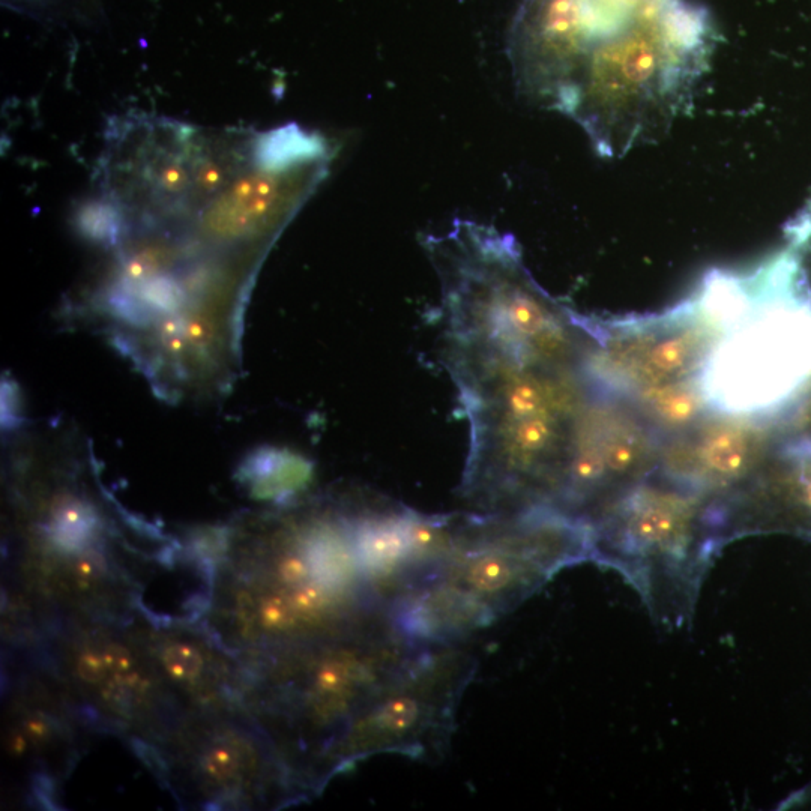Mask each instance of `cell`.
Returning <instances> with one entry per match:
<instances>
[{
    "mask_svg": "<svg viewBox=\"0 0 811 811\" xmlns=\"http://www.w3.org/2000/svg\"><path fill=\"white\" fill-rule=\"evenodd\" d=\"M362 496L293 505L221 535L209 616L224 648L239 657L388 618L359 549Z\"/></svg>",
    "mask_w": 811,
    "mask_h": 811,
    "instance_id": "obj_1",
    "label": "cell"
},
{
    "mask_svg": "<svg viewBox=\"0 0 811 811\" xmlns=\"http://www.w3.org/2000/svg\"><path fill=\"white\" fill-rule=\"evenodd\" d=\"M471 430L460 495L478 513L561 511L574 435L592 394L583 364L448 350Z\"/></svg>",
    "mask_w": 811,
    "mask_h": 811,
    "instance_id": "obj_2",
    "label": "cell"
},
{
    "mask_svg": "<svg viewBox=\"0 0 811 811\" xmlns=\"http://www.w3.org/2000/svg\"><path fill=\"white\" fill-rule=\"evenodd\" d=\"M423 648L379 618L323 639L239 655L245 712L307 798L335 777V753L356 718Z\"/></svg>",
    "mask_w": 811,
    "mask_h": 811,
    "instance_id": "obj_3",
    "label": "cell"
},
{
    "mask_svg": "<svg viewBox=\"0 0 811 811\" xmlns=\"http://www.w3.org/2000/svg\"><path fill=\"white\" fill-rule=\"evenodd\" d=\"M705 16L672 2L642 28L589 47L559 112L601 155L616 157L667 127L703 68Z\"/></svg>",
    "mask_w": 811,
    "mask_h": 811,
    "instance_id": "obj_4",
    "label": "cell"
},
{
    "mask_svg": "<svg viewBox=\"0 0 811 811\" xmlns=\"http://www.w3.org/2000/svg\"><path fill=\"white\" fill-rule=\"evenodd\" d=\"M768 275V272H766ZM768 280L711 275L702 289L720 334L700 373L709 411L750 417L783 403L811 376V307Z\"/></svg>",
    "mask_w": 811,
    "mask_h": 811,
    "instance_id": "obj_5",
    "label": "cell"
},
{
    "mask_svg": "<svg viewBox=\"0 0 811 811\" xmlns=\"http://www.w3.org/2000/svg\"><path fill=\"white\" fill-rule=\"evenodd\" d=\"M22 489L17 567L26 594L67 618L122 621L139 582L116 553L103 511L76 487L40 481Z\"/></svg>",
    "mask_w": 811,
    "mask_h": 811,
    "instance_id": "obj_6",
    "label": "cell"
},
{
    "mask_svg": "<svg viewBox=\"0 0 811 811\" xmlns=\"http://www.w3.org/2000/svg\"><path fill=\"white\" fill-rule=\"evenodd\" d=\"M591 558L588 525L562 511L459 513L447 555L424 582L453 591L490 627L559 570Z\"/></svg>",
    "mask_w": 811,
    "mask_h": 811,
    "instance_id": "obj_7",
    "label": "cell"
},
{
    "mask_svg": "<svg viewBox=\"0 0 811 811\" xmlns=\"http://www.w3.org/2000/svg\"><path fill=\"white\" fill-rule=\"evenodd\" d=\"M53 639V678L88 721L155 750L187 714L131 627L67 619Z\"/></svg>",
    "mask_w": 811,
    "mask_h": 811,
    "instance_id": "obj_8",
    "label": "cell"
},
{
    "mask_svg": "<svg viewBox=\"0 0 811 811\" xmlns=\"http://www.w3.org/2000/svg\"><path fill=\"white\" fill-rule=\"evenodd\" d=\"M592 559L622 567L654 595L660 580H696L717 528L708 498L669 478H645L589 517Z\"/></svg>",
    "mask_w": 811,
    "mask_h": 811,
    "instance_id": "obj_9",
    "label": "cell"
},
{
    "mask_svg": "<svg viewBox=\"0 0 811 811\" xmlns=\"http://www.w3.org/2000/svg\"><path fill=\"white\" fill-rule=\"evenodd\" d=\"M477 664L460 645L418 651L356 718L335 753V775L377 754L439 759Z\"/></svg>",
    "mask_w": 811,
    "mask_h": 811,
    "instance_id": "obj_10",
    "label": "cell"
},
{
    "mask_svg": "<svg viewBox=\"0 0 811 811\" xmlns=\"http://www.w3.org/2000/svg\"><path fill=\"white\" fill-rule=\"evenodd\" d=\"M154 753L175 789L200 804L248 807L307 799L247 712H187Z\"/></svg>",
    "mask_w": 811,
    "mask_h": 811,
    "instance_id": "obj_11",
    "label": "cell"
},
{
    "mask_svg": "<svg viewBox=\"0 0 811 811\" xmlns=\"http://www.w3.org/2000/svg\"><path fill=\"white\" fill-rule=\"evenodd\" d=\"M583 323L591 337L586 376L597 388L624 398L696 379L720 334L699 299L649 322Z\"/></svg>",
    "mask_w": 811,
    "mask_h": 811,
    "instance_id": "obj_12",
    "label": "cell"
},
{
    "mask_svg": "<svg viewBox=\"0 0 811 811\" xmlns=\"http://www.w3.org/2000/svg\"><path fill=\"white\" fill-rule=\"evenodd\" d=\"M661 436L634 404L592 385L577 424L561 511L586 520L658 466Z\"/></svg>",
    "mask_w": 811,
    "mask_h": 811,
    "instance_id": "obj_13",
    "label": "cell"
},
{
    "mask_svg": "<svg viewBox=\"0 0 811 811\" xmlns=\"http://www.w3.org/2000/svg\"><path fill=\"white\" fill-rule=\"evenodd\" d=\"M187 712H245L244 667L209 631L185 625L131 627Z\"/></svg>",
    "mask_w": 811,
    "mask_h": 811,
    "instance_id": "obj_14",
    "label": "cell"
},
{
    "mask_svg": "<svg viewBox=\"0 0 811 811\" xmlns=\"http://www.w3.org/2000/svg\"><path fill=\"white\" fill-rule=\"evenodd\" d=\"M762 453V432L748 418L706 415L684 433L663 439L658 468L663 477L708 498L744 486Z\"/></svg>",
    "mask_w": 811,
    "mask_h": 811,
    "instance_id": "obj_15",
    "label": "cell"
},
{
    "mask_svg": "<svg viewBox=\"0 0 811 811\" xmlns=\"http://www.w3.org/2000/svg\"><path fill=\"white\" fill-rule=\"evenodd\" d=\"M77 711L76 703L55 678L50 684L40 679L25 682L8 709V753L41 771V780L52 790L56 775L65 774L77 754L79 735L73 720Z\"/></svg>",
    "mask_w": 811,
    "mask_h": 811,
    "instance_id": "obj_16",
    "label": "cell"
},
{
    "mask_svg": "<svg viewBox=\"0 0 811 811\" xmlns=\"http://www.w3.org/2000/svg\"><path fill=\"white\" fill-rule=\"evenodd\" d=\"M661 439L684 433L708 415L699 377L645 389L627 398Z\"/></svg>",
    "mask_w": 811,
    "mask_h": 811,
    "instance_id": "obj_17",
    "label": "cell"
},
{
    "mask_svg": "<svg viewBox=\"0 0 811 811\" xmlns=\"http://www.w3.org/2000/svg\"><path fill=\"white\" fill-rule=\"evenodd\" d=\"M308 465L287 454L268 451L245 460L241 478L257 498H284L305 483Z\"/></svg>",
    "mask_w": 811,
    "mask_h": 811,
    "instance_id": "obj_18",
    "label": "cell"
},
{
    "mask_svg": "<svg viewBox=\"0 0 811 811\" xmlns=\"http://www.w3.org/2000/svg\"><path fill=\"white\" fill-rule=\"evenodd\" d=\"M444 346H468V344H444ZM469 346H475V344H469ZM480 347H493V346H480ZM496 349H505V347H496ZM508 350H522V349H508ZM522 352H528V350H522ZM528 353H534V352H528ZM534 355H538V353H534ZM538 356H543V355H538ZM543 358H547V356H543ZM547 359H552V358H547ZM553 361H558V359H553ZM561 362H567V361H561Z\"/></svg>",
    "mask_w": 811,
    "mask_h": 811,
    "instance_id": "obj_19",
    "label": "cell"
}]
</instances>
